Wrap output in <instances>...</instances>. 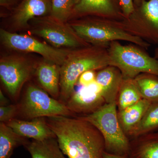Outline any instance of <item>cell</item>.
I'll return each instance as SVG.
<instances>
[{"label":"cell","instance_id":"obj_11","mask_svg":"<svg viewBox=\"0 0 158 158\" xmlns=\"http://www.w3.org/2000/svg\"><path fill=\"white\" fill-rule=\"evenodd\" d=\"M106 103L95 81L88 87L79 85L65 105L73 114L83 116L94 113Z\"/></svg>","mask_w":158,"mask_h":158},{"label":"cell","instance_id":"obj_21","mask_svg":"<svg viewBox=\"0 0 158 158\" xmlns=\"http://www.w3.org/2000/svg\"><path fill=\"white\" fill-rule=\"evenodd\" d=\"M142 99L134 79H123L116 101L117 110H124Z\"/></svg>","mask_w":158,"mask_h":158},{"label":"cell","instance_id":"obj_4","mask_svg":"<svg viewBox=\"0 0 158 158\" xmlns=\"http://www.w3.org/2000/svg\"><path fill=\"white\" fill-rule=\"evenodd\" d=\"M78 117L89 122L99 131L104 139L106 152L127 157L130 140L118 121L116 102L106 103L91 114Z\"/></svg>","mask_w":158,"mask_h":158},{"label":"cell","instance_id":"obj_28","mask_svg":"<svg viewBox=\"0 0 158 158\" xmlns=\"http://www.w3.org/2000/svg\"><path fill=\"white\" fill-rule=\"evenodd\" d=\"M9 101L4 95L2 90H0V106H6L9 105Z\"/></svg>","mask_w":158,"mask_h":158},{"label":"cell","instance_id":"obj_16","mask_svg":"<svg viewBox=\"0 0 158 158\" xmlns=\"http://www.w3.org/2000/svg\"><path fill=\"white\" fill-rule=\"evenodd\" d=\"M60 65L45 60L40 63L35 69L43 90L55 98L60 95Z\"/></svg>","mask_w":158,"mask_h":158},{"label":"cell","instance_id":"obj_30","mask_svg":"<svg viewBox=\"0 0 158 158\" xmlns=\"http://www.w3.org/2000/svg\"><path fill=\"white\" fill-rule=\"evenodd\" d=\"M104 158H127V157L115 155L105 151L104 153Z\"/></svg>","mask_w":158,"mask_h":158},{"label":"cell","instance_id":"obj_17","mask_svg":"<svg viewBox=\"0 0 158 158\" xmlns=\"http://www.w3.org/2000/svg\"><path fill=\"white\" fill-rule=\"evenodd\" d=\"M152 103L143 98L132 106L118 111L119 123L129 139Z\"/></svg>","mask_w":158,"mask_h":158},{"label":"cell","instance_id":"obj_24","mask_svg":"<svg viewBox=\"0 0 158 158\" xmlns=\"http://www.w3.org/2000/svg\"><path fill=\"white\" fill-rule=\"evenodd\" d=\"M73 0H52L50 15L55 19L67 23L71 18Z\"/></svg>","mask_w":158,"mask_h":158},{"label":"cell","instance_id":"obj_2","mask_svg":"<svg viewBox=\"0 0 158 158\" xmlns=\"http://www.w3.org/2000/svg\"><path fill=\"white\" fill-rule=\"evenodd\" d=\"M108 48L90 45L71 50L61 65L60 96L62 100H68L82 73L110 65Z\"/></svg>","mask_w":158,"mask_h":158},{"label":"cell","instance_id":"obj_22","mask_svg":"<svg viewBox=\"0 0 158 158\" xmlns=\"http://www.w3.org/2000/svg\"><path fill=\"white\" fill-rule=\"evenodd\" d=\"M142 98L152 103L158 102V76L141 73L134 78Z\"/></svg>","mask_w":158,"mask_h":158},{"label":"cell","instance_id":"obj_7","mask_svg":"<svg viewBox=\"0 0 158 158\" xmlns=\"http://www.w3.org/2000/svg\"><path fill=\"white\" fill-rule=\"evenodd\" d=\"M23 116L28 119L40 117L73 115L66 105L51 97L43 89L30 85L25 93L20 106Z\"/></svg>","mask_w":158,"mask_h":158},{"label":"cell","instance_id":"obj_15","mask_svg":"<svg viewBox=\"0 0 158 158\" xmlns=\"http://www.w3.org/2000/svg\"><path fill=\"white\" fill-rule=\"evenodd\" d=\"M123 80L120 71L113 65H108L97 73L95 81L106 103L116 102Z\"/></svg>","mask_w":158,"mask_h":158},{"label":"cell","instance_id":"obj_6","mask_svg":"<svg viewBox=\"0 0 158 158\" xmlns=\"http://www.w3.org/2000/svg\"><path fill=\"white\" fill-rule=\"evenodd\" d=\"M30 22L32 24L29 27L30 32L43 38L54 47L73 49L91 45L79 37L69 24L50 15L35 18Z\"/></svg>","mask_w":158,"mask_h":158},{"label":"cell","instance_id":"obj_23","mask_svg":"<svg viewBox=\"0 0 158 158\" xmlns=\"http://www.w3.org/2000/svg\"><path fill=\"white\" fill-rule=\"evenodd\" d=\"M158 130V102L150 106L131 138L156 132Z\"/></svg>","mask_w":158,"mask_h":158},{"label":"cell","instance_id":"obj_19","mask_svg":"<svg viewBox=\"0 0 158 158\" xmlns=\"http://www.w3.org/2000/svg\"><path fill=\"white\" fill-rule=\"evenodd\" d=\"M32 158H68L59 147L56 138L28 141L24 146Z\"/></svg>","mask_w":158,"mask_h":158},{"label":"cell","instance_id":"obj_26","mask_svg":"<svg viewBox=\"0 0 158 158\" xmlns=\"http://www.w3.org/2000/svg\"><path fill=\"white\" fill-rule=\"evenodd\" d=\"M96 75V73L94 70L85 71L79 77L77 84L84 87H88L95 81Z\"/></svg>","mask_w":158,"mask_h":158},{"label":"cell","instance_id":"obj_25","mask_svg":"<svg viewBox=\"0 0 158 158\" xmlns=\"http://www.w3.org/2000/svg\"><path fill=\"white\" fill-rule=\"evenodd\" d=\"M17 106L14 105H9L0 106V121L1 122H8L14 118L18 112Z\"/></svg>","mask_w":158,"mask_h":158},{"label":"cell","instance_id":"obj_8","mask_svg":"<svg viewBox=\"0 0 158 158\" xmlns=\"http://www.w3.org/2000/svg\"><path fill=\"white\" fill-rule=\"evenodd\" d=\"M3 45L12 50L38 54L44 60L61 66L72 49L58 48L26 35L11 33L1 29Z\"/></svg>","mask_w":158,"mask_h":158},{"label":"cell","instance_id":"obj_18","mask_svg":"<svg viewBox=\"0 0 158 158\" xmlns=\"http://www.w3.org/2000/svg\"><path fill=\"white\" fill-rule=\"evenodd\" d=\"M127 158H158V132L132 138Z\"/></svg>","mask_w":158,"mask_h":158},{"label":"cell","instance_id":"obj_27","mask_svg":"<svg viewBox=\"0 0 158 158\" xmlns=\"http://www.w3.org/2000/svg\"><path fill=\"white\" fill-rule=\"evenodd\" d=\"M134 1L135 0H119L124 18L128 17L135 11Z\"/></svg>","mask_w":158,"mask_h":158},{"label":"cell","instance_id":"obj_10","mask_svg":"<svg viewBox=\"0 0 158 158\" xmlns=\"http://www.w3.org/2000/svg\"><path fill=\"white\" fill-rule=\"evenodd\" d=\"M36 69L34 64L23 56H11L0 61V78L12 97H16Z\"/></svg>","mask_w":158,"mask_h":158},{"label":"cell","instance_id":"obj_1","mask_svg":"<svg viewBox=\"0 0 158 158\" xmlns=\"http://www.w3.org/2000/svg\"><path fill=\"white\" fill-rule=\"evenodd\" d=\"M45 118L67 158H104V139L90 122L78 116H57Z\"/></svg>","mask_w":158,"mask_h":158},{"label":"cell","instance_id":"obj_20","mask_svg":"<svg viewBox=\"0 0 158 158\" xmlns=\"http://www.w3.org/2000/svg\"><path fill=\"white\" fill-rule=\"evenodd\" d=\"M28 141L15 132L5 123H0V158H11L16 148L24 146Z\"/></svg>","mask_w":158,"mask_h":158},{"label":"cell","instance_id":"obj_13","mask_svg":"<svg viewBox=\"0 0 158 158\" xmlns=\"http://www.w3.org/2000/svg\"><path fill=\"white\" fill-rule=\"evenodd\" d=\"M87 15L116 20L124 19L116 10L112 0H73L71 18Z\"/></svg>","mask_w":158,"mask_h":158},{"label":"cell","instance_id":"obj_29","mask_svg":"<svg viewBox=\"0 0 158 158\" xmlns=\"http://www.w3.org/2000/svg\"><path fill=\"white\" fill-rule=\"evenodd\" d=\"M17 0H0V5L5 7H9L13 5Z\"/></svg>","mask_w":158,"mask_h":158},{"label":"cell","instance_id":"obj_9","mask_svg":"<svg viewBox=\"0 0 158 158\" xmlns=\"http://www.w3.org/2000/svg\"><path fill=\"white\" fill-rule=\"evenodd\" d=\"M121 22L131 34L158 46V0L143 1L140 15L133 13Z\"/></svg>","mask_w":158,"mask_h":158},{"label":"cell","instance_id":"obj_31","mask_svg":"<svg viewBox=\"0 0 158 158\" xmlns=\"http://www.w3.org/2000/svg\"><path fill=\"white\" fill-rule=\"evenodd\" d=\"M155 58L158 59V46L155 51Z\"/></svg>","mask_w":158,"mask_h":158},{"label":"cell","instance_id":"obj_12","mask_svg":"<svg viewBox=\"0 0 158 158\" xmlns=\"http://www.w3.org/2000/svg\"><path fill=\"white\" fill-rule=\"evenodd\" d=\"M52 0H22L15 9L11 21L16 28H28L29 23L35 18L50 15Z\"/></svg>","mask_w":158,"mask_h":158},{"label":"cell","instance_id":"obj_5","mask_svg":"<svg viewBox=\"0 0 158 158\" xmlns=\"http://www.w3.org/2000/svg\"><path fill=\"white\" fill-rule=\"evenodd\" d=\"M110 65L117 67L123 79H134L141 73H150L158 76V59L150 56L135 44L123 45L113 41L108 46Z\"/></svg>","mask_w":158,"mask_h":158},{"label":"cell","instance_id":"obj_14","mask_svg":"<svg viewBox=\"0 0 158 158\" xmlns=\"http://www.w3.org/2000/svg\"><path fill=\"white\" fill-rule=\"evenodd\" d=\"M6 123L15 132L24 138H32L36 141L56 138L47 124L45 117L32 118L30 120L14 118Z\"/></svg>","mask_w":158,"mask_h":158},{"label":"cell","instance_id":"obj_3","mask_svg":"<svg viewBox=\"0 0 158 158\" xmlns=\"http://www.w3.org/2000/svg\"><path fill=\"white\" fill-rule=\"evenodd\" d=\"M69 24L79 37L91 45L108 46L110 43L121 40L131 43L144 49H148L151 46L149 43L128 32L121 20L88 18Z\"/></svg>","mask_w":158,"mask_h":158}]
</instances>
